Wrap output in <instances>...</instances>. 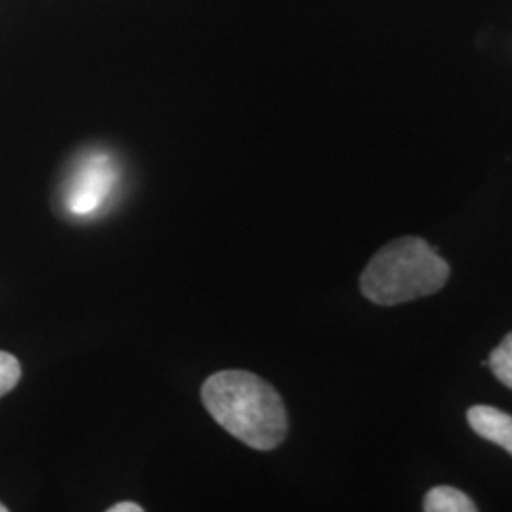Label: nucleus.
Masks as SVG:
<instances>
[{"mask_svg": "<svg viewBox=\"0 0 512 512\" xmlns=\"http://www.w3.org/2000/svg\"><path fill=\"white\" fill-rule=\"evenodd\" d=\"M423 509L427 512H475L476 505L458 488L439 486L425 495Z\"/></svg>", "mask_w": 512, "mask_h": 512, "instance_id": "5", "label": "nucleus"}, {"mask_svg": "<svg viewBox=\"0 0 512 512\" xmlns=\"http://www.w3.org/2000/svg\"><path fill=\"white\" fill-rule=\"evenodd\" d=\"M116 184V169L109 156L93 154L82 160L65 192L67 211L74 217H92L107 200Z\"/></svg>", "mask_w": 512, "mask_h": 512, "instance_id": "3", "label": "nucleus"}, {"mask_svg": "<svg viewBox=\"0 0 512 512\" xmlns=\"http://www.w3.org/2000/svg\"><path fill=\"white\" fill-rule=\"evenodd\" d=\"M450 266L421 238L387 243L361 274V293L378 306H397L440 291Z\"/></svg>", "mask_w": 512, "mask_h": 512, "instance_id": "2", "label": "nucleus"}, {"mask_svg": "<svg viewBox=\"0 0 512 512\" xmlns=\"http://www.w3.org/2000/svg\"><path fill=\"white\" fill-rule=\"evenodd\" d=\"M21 380V365L12 353L0 351V397L8 395Z\"/></svg>", "mask_w": 512, "mask_h": 512, "instance_id": "7", "label": "nucleus"}, {"mask_svg": "<svg viewBox=\"0 0 512 512\" xmlns=\"http://www.w3.org/2000/svg\"><path fill=\"white\" fill-rule=\"evenodd\" d=\"M109 512H143L145 509L133 501H122V503H116L107 509Z\"/></svg>", "mask_w": 512, "mask_h": 512, "instance_id": "8", "label": "nucleus"}, {"mask_svg": "<svg viewBox=\"0 0 512 512\" xmlns=\"http://www.w3.org/2000/svg\"><path fill=\"white\" fill-rule=\"evenodd\" d=\"M0 512H8V507H6V505H2V503H0Z\"/></svg>", "mask_w": 512, "mask_h": 512, "instance_id": "9", "label": "nucleus"}, {"mask_svg": "<svg viewBox=\"0 0 512 512\" xmlns=\"http://www.w3.org/2000/svg\"><path fill=\"white\" fill-rule=\"evenodd\" d=\"M469 425L476 435L505 448L512 456V416L494 406H473L467 412Z\"/></svg>", "mask_w": 512, "mask_h": 512, "instance_id": "4", "label": "nucleus"}, {"mask_svg": "<svg viewBox=\"0 0 512 512\" xmlns=\"http://www.w3.org/2000/svg\"><path fill=\"white\" fill-rule=\"evenodd\" d=\"M488 366L501 384L512 389V332L492 351Z\"/></svg>", "mask_w": 512, "mask_h": 512, "instance_id": "6", "label": "nucleus"}, {"mask_svg": "<svg viewBox=\"0 0 512 512\" xmlns=\"http://www.w3.org/2000/svg\"><path fill=\"white\" fill-rule=\"evenodd\" d=\"M202 403L224 431L255 450H274L287 437L281 395L253 372H215L202 385Z\"/></svg>", "mask_w": 512, "mask_h": 512, "instance_id": "1", "label": "nucleus"}]
</instances>
